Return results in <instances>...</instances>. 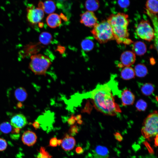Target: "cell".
I'll return each instance as SVG.
<instances>
[{
	"label": "cell",
	"mask_w": 158,
	"mask_h": 158,
	"mask_svg": "<svg viewBox=\"0 0 158 158\" xmlns=\"http://www.w3.org/2000/svg\"><path fill=\"white\" fill-rule=\"evenodd\" d=\"M136 32L139 37L148 41L154 37V30L148 20H142L137 26Z\"/></svg>",
	"instance_id": "obj_6"
},
{
	"label": "cell",
	"mask_w": 158,
	"mask_h": 158,
	"mask_svg": "<svg viewBox=\"0 0 158 158\" xmlns=\"http://www.w3.org/2000/svg\"><path fill=\"white\" fill-rule=\"evenodd\" d=\"M52 39V36L51 35L46 32H42L39 37L40 42L44 45H47L49 44Z\"/></svg>",
	"instance_id": "obj_26"
},
{
	"label": "cell",
	"mask_w": 158,
	"mask_h": 158,
	"mask_svg": "<svg viewBox=\"0 0 158 158\" xmlns=\"http://www.w3.org/2000/svg\"><path fill=\"white\" fill-rule=\"evenodd\" d=\"M16 99L19 102L24 101L27 98V93L25 89L21 87L16 89L14 93Z\"/></svg>",
	"instance_id": "obj_21"
},
{
	"label": "cell",
	"mask_w": 158,
	"mask_h": 158,
	"mask_svg": "<svg viewBox=\"0 0 158 158\" xmlns=\"http://www.w3.org/2000/svg\"><path fill=\"white\" fill-rule=\"evenodd\" d=\"M94 46L93 41L90 39L84 40L81 43V47L83 50L89 51L92 49Z\"/></svg>",
	"instance_id": "obj_25"
},
{
	"label": "cell",
	"mask_w": 158,
	"mask_h": 158,
	"mask_svg": "<svg viewBox=\"0 0 158 158\" xmlns=\"http://www.w3.org/2000/svg\"><path fill=\"white\" fill-rule=\"evenodd\" d=\"M46 21L48 26L52 28L59 27L61 24V19L60 16L56 13L49 14L46 18Z\"/></svg>",
	"instance_id": "obj_14"
},
{
	"label": "cell",
	"mask_w": 158,
	"mask_h": 158,
	"mask_svg": "<svg viewBox=\"0 0 158 158\" xmlns=\"http://www.w3.org/2000/svg\"><path fill=\"white\" fill-rule=\"evenodd\" d=\"M27 17L28 21L32 24H36L42 20L44 16L43 10L33 6H29L27 8Z\"/></svg>",
	"instance_id": "obj_7"
},
{
	"label": "cell",
	"mask_w": 158,
	"mask_h": 158,
	"mask_svg": "<svg viewBox=\"0 0 158 158\" xmlns=\"http://www.w3.org/2000/svg\"><path fill=\"white\" fill-rule=\"evenodd\" d=\"M29 69L36 75H45L51 64L49 58L41 54L32 55L30 57Z\"/></svg>",
	"instance_id": "obj_4"
},
{
	"label": "cell",
	"mask_w": 158,
	"mask_h": 158,
	"mask_svg": "<svg viewBox=\"0 0 158 158\" xmlns=\"http://www.w3.org/2000/svg\"><path fill=\"white\" fill-rule=\"evenodd\" d=\"M122 104L123 106L132 105L135 100L133 94L128 89H125L120 95Z\"/></svg>",
	"instance_id": "obj_12"
},
{
	"label": "cell",
	"mask_w": 158,
	"mask_h": 158,
	"mask_svg": "<svg viewBox=\"0 0 158 158\" xmlns=\"http://www.w3.org/2000/svg\"><path fill=\"white\" fill-rule=\"evenodd\" d=\"M145 144L147 148V149L149 151V152L150 153H153V150L151 147L149 145V144L147 142H145Z\"/></svg>",
	"instance_id": "obj_36"
},
{
	"label": "cell",
	"mask_w": 158,
	"mask_h": 158,
	"mask_svg": "<svg viewBox=\"0 0 158 158\" xmlns=\"http://www.w3.org/2000/svg\"><path fill=\"white\" fill-rule=\"evenodd\" d=\"M38 6V8L42 9L44 12L48 14L53 13L56 9L55 4L52 0H47L44 3L40 2Z\"/></svg>",
	"instance_id": "obj_15"
},
{
	"label": "cell",
	"mask_w": 158,
	"mask_h": 158,
	"mask_svg": "<svg viewBox=\"0 0 158 158\" xmlns=\"http://www.w3.org/2000/svg\"><path fill=\"white\" fill-rule=\"evenodd\" d=\"M12 130V126L8 122H4L0 124V130L2 133L8 134Z\"/></svg>",
	"instance_id": "obj_27"
},
{
	"label": "cell",
	"mask_w": 158,
	"mask_h": 158,
	"mask_svg": "<svg viewBox=\"0 0 158 158\" xmlns=\"http://www.w3.org/2000/svg\"><path fill=\"white\" fill-rule=\"evenodd\" d=\"M154 138V146L155 147H157L158 146V134H157L155 136Z\"/></svg>",
	"instance_id": "obj_39"
},
{
	"label": "cell",
	"mask_w": 158,
	"mask_h": 158,
	"mask_svg": "<svg viewBox=\"0 0 158 158\" xmlns=\"http://www.w3.org/2000/svg\"><path fill=\"white\" fill-rule=\"evenodd\" d=\"M11 124L14 128L21 129L25 127L28 123L25 116L21 114H16L11 119Z\"/></svg>",
	"instance_id": "obj_10"
},
{
	"label": "cell",
	"mask_w": 158,
	"mask_h": 158,
	"mask_svg": "<svg viewBox=\"0 0 158 158\" xmlns=\"http://www.w3.org/2000/svg\"><path fill=\"white\" fill-rule=\"evenodd\" d=\"M58 139L56 137H53L51 138L49 142V146L51 147H56L58 145Z\"/></svg>",
	"instance_id": "obj_33"
},
{
	"label": "cell",
	"mask_w": 158,
	"mask_h": 158,
	"mask_svg": "<svg viewBox=\"0 0 158 158\" xmlns=\"http://www.w3.org/2000/svg\"><path fill=\"white\" fill-rule=\"evenodd\" d=\"M135 54L131 51H126L121 55L120 61L121 64L120 67L130 66L133 64L135 61Z\"/></svg>",
	"instance_id": "obj_9"
},
{
	"label": "cell",
	"mask_w": 158,
	"mask_h": 158,
	"mask_svg": "<svg viewBox=\"0 0 158 158\" xmlns=\"http://www.w3.org/2000/svg\"><path fill=\"white\" fill-rule=\"evenodd\" d=\"M77 122L78 124H81L83 123V121L81 119H80L77 121Z\"/></svg>",
	"instance_id": "obj_42"
},
{
	"label": "cell",
	"mask_w": 158,
	"mask_h": 158,
	"mask_svg": "<svg viewBox=\"0 0 158 158\" xmlns=\"http://www.w3.org/2000/svg\"><path fill=\"white\" fill-rule=\"evenodd\" d=\"M118 4L121 7L126 8L129 5L130 1L129 0H118Z\"/></svg>",
	"instance_id": "obj_31"
},
{
	"label": "cell",
	"mask_w": 158,
	"mask_h": 158,
	"mask_svg": "<svg viewBox=\"0 0 158 158\" xmlns=\"http://www.w3.org/2000/svg\"><path fill=\"white\" fill-rule=\"evenodd\" d=\"M135 75L134 69L130 66L125 67L121 72V77L124 80H127L133 78Z\"/></svg>",
	"instance_id": "obj_19"
},
{
	"label": "cell",
	"mask_w": 158,
	"mask_h": 158,
	"mask_svg": "<svg viewBox=\"0 0 158 158\" xmlns=\"http://www.w3.org/2000/svg\"><path fill=\"white\" fill-rule=\"evenodd\" d=\"M76 120L75 119V116L73 115H72L68 120L67 122L68 124L70 126L74 125L75 123Z\"/></svg>",
	"instance_id": "obj_34"
},
{
	"label": "cell",
	"mask_w": 158,
	"mask_h": 158,
	"mask_svg": "<svg viewBox=\"0 0 158 158\" xmlns=\"http://www.w3.org/2000/svg\"><path fill=\"white\" fill-rule=\"evenodd\" d=\"M34 128L36 129H37L39 128L40 127V124L39 122L37 121H35L32 124Z\"/></svg>",
	"instance_id": "obj_38"
},
{
	"label": "cell",
	"mask_w": 158,
	"mask_h": 158,
	"mask_svg": "<svg viewBox=\"0 0 158 158\" xmlns=\"http://www.w3.org/2000/svg\"><path fill=\"white\" fill-rule=\"evenodd\" d=\"M116 76L111 75L110 80L103 84H98L91 91L82 95L83 98L90 99L97 110L107 115L114 116L121 112V108L115 101L114 96L119 93Z\"/></svg>",
	"instance_id": "obj_1"
},
{
	"label": "cell",
	"mask_w": 158,
	"mask_h": 158,
	"mask_svg": "<svg viewBox=\"0 0 158 158\" xmlns=\"http://www.w3.org/2000/svg\"><path fill=\"white\" fill-rule=\"evenodd\" d=\"M132 49L133 53L138 56L143 55L147 51L146 45L144 42L140 41L134 43L133 45Z\"/></svg>",
	"instance_id": "obj_17"
},
{
	"label": "cell",
	"mask_w": 158,
	"mask_h": 158,
	"mask_svg": "<svg viewBox=\"0 0 158 158\" xmlns=\"http://www.w3.org/2000/svg\"><path fill=\"white\" fill-rule=\"evenodd\" d=\"M80 16V23L86 26L93 27L97 23V19L93 12L87 11Z\"/></svg>",
	"instance_id": "obj_8"
},
{
	"label": "cell",
	"mask_w": 158,
	"mask_h": 158,
	"mask_svg": "<svg viewBox=\"0 0 158 158\" xmlns=\"http://www.w3.org/2000/svg\"><path fill=\"white\" fill-rule=\"evenodd\" d=\"M145 5L146 10L153 14H156L157 13L158 0H147Z\"/></svg>",
	"instance_id": "obj_20"
},
{
	"label": "cell",
	"mask_w": 158,
	"mask_h": 158,
	"mask_svg": "<svg viewBox=\"0 0 158 158\" xmlns=\"http://www.w3.org/2000/svg\"><path fill=\"white\" fill-rule=\"evenodd\" d=\"M78 132V127L76 125L71 126L69 129V133L71 136H74Z\"/></svg>",
	"instance_id": "obj_30"
},
{
	"label": "cell",
	"mask_w": 158,
	"mask_h": 158,
	"mask_svg": "<svg viewBox=\"0 0 158 158\" xmlns=\"http://www.w3.org/2000/svg\"><path fill=\"white\" fill-rule=\"evenodd\" d=\"M52 156L43 147H41L36 158H51Z\"/></svg>",
	"instance_id": "obj_28"
},
{
	"label": "cell",
	"mask_w": 158,
	"mask_h": 158,
	"mask_svg": "<svg viewBox=\"0 0 158 158\" xmlns=\"http://www.w3.org/2000/svg\"><path fill=\"white\" fill-rule=\"evenodd\" d=\"M114 136L116 139L119 142H121L123 140V137L119 132H116L114 134Z\"/></svg>",
	"instance_id": "obj_35"
},
{
	"label": "cell",
	"mask_w": 158,
	"mask_h": 158,
	"mask_svg": "<svg viewBox=\"0 0 158 158\" xmlns=\"http://www.w3.org/2000/svg\"><path fill=\"white\" fill-rule=\"evenodd\" d=\"M7 146V143L4 139L0 138V151L5 150Z\"/></svg>",
	"instance_id": "obj_32"
},
{
	"label": "cell",
	"mask_w": 158,
	"mask_h": 158,
	"mask_svg": "<svg viewBox=\"0 0 158 158\" xmlns=\"http://www.w3.org/2000/svg\"><path fill=\"white\" fill-rule=\"evenodd\" d=\"M147 105L146 102L142 99L138 100L135 104L137 110L139 111H144L146 109Z\"/></svg>",
	"instance_id": "obj_29"
},
{
	"label": "cell",
	"mask_w": 158,
	"mask_h": 158,
	"mask_svg": "<svg viewBox=\"0 0 158 158\" xmlns=\"http://www.w3.org/2000/svg\"><path fill=\"white\" fill-rule=\"evenodd\" d=\"M62 140L61 139H59V140L58 139V140H57L58 145H59V146H60V145H61L62 143Z\"/></svg>",
	"instance_id": "obj_41"
},
{
	"label": "cell",
	"mask_w": 158,
	"mask_h": 158,
	"mask_svg": "<svg viewBox=\"0 0 158 158\" xmlns=\"http://www.w3.org/2000/svg\"><path fill=\"white\" fill-rule=\"evenodd\" d=\"M85 5L86 9L88 11L92 12L97 11L99 6L98 0H86Z\"/></svg>",
	"instance_id": "obj_23"
},
{
	"label": "cell",
	"mask_w": 158,
	"mask_h": 158,
	"mask_svg": "<svg viewBox=\"0 0 158 158\" xmlns=\"http://www.w3.org/2000/svg\"><path fill=\"white\" fill-rule=\"evenodd\" d=\"M37 139V137L36 133L29 130L25 131L21 137L23 143L28 146H33L36 142Z\"/></svg>",
	"instance_id": "obj_11"
},
{
	"label": "cell",
	"mask_w": 158,
	"mask_h": 158,
	"mask_svg": "<svg viewBox=\"0 0 158 158\" xmlns=\"http://www.w3.org/2000/svg\"><path fill=\"white\" fill-rule=\"evenodd\" d=\"M61 146L65 151L71 150L73 149L76 144V141L72 136L66 134L62 139Z\"/></svg>",
	"instance_id": "obj_13"
},
{
	"label": "cell",
	"mask_w": 158,
	"mask_h": 158,
	"mask_svg": "<svg viewBox=\"0 0 158 158\" xmlns=\"http://www.w3.org/2000/svg\"><path fill=\"white\" fill-rule=\"evenodd\" d=\"M154 90V86L150 83H145L143 84L141 88L142 93L146 96H150L153 92Z\"/></svg>",
	"instance_id": "obj_24"
},
{
	"label": "cell",
	"mask_w": 158,
	"mask_h": 158,
	"mask_svg": "<svg viewBox=\"0 0 158 158\" xmlns=\"http://www.w3.org/2000/svg\"><path fill=\"white\" fill-rule=\"evenodd\" d=\"M91 32L95 39L100 43L114 40L111 27L107 20L97 23Z\"/></svg>",
	"instance_id": "obj_3"
},
{
	"label": "cell",
	"mask_w": 158,
	"mask_h": 158,
	"mask_svg": "<svg viewBox=\"0 0 158 158\" xmlns=\"http://www.w3.org/2000/svg\"><path fill=\"white\" fill-rule=\"evenodd\" d=\"M107 21L111 27L114 40L118 44L129 45L133 42L129 38L128 27L129 20L127 14L121 13L112 14Z\"/></svg>",
	"instance_id": "obj_2"
},
{
	"label": "cell",
	"mask_w": 158,
	"mask_h": 158,
	"mask_svg": "<svg viewBox=\"0 0 158 158\" xmlns=\"http://www.w3.org/2000/svg\"><path fill=\"white\" fill-rule=\"evenodd\" d=\"M158 112L155 111L145 119L141 129L142 135L145 138L155 136L158 134Z\"/></svg>",
	"instance_id": "obj_5"
},
{
	"label": "cell",
	"mask_w": 158,
	"mask_h": 158,
	"mask_svg": "<svg viewBox=\"0 0 158 158\" xmlns=\"http://www.w3.org/2000/svg\"><path fill=\"white\" fill-rule=\"evenodd\" d=\"M135 75L139 77L145 76L148 72L146 67L144 64H139L136 65L134 68Z\"/></svg>",
	"instance_id": "obj_22"
},
{
	"label": "cell",
	"mask_w": 158,
	"mask_h": 158,
	"mask_svg": "<svg viewBox=\"0 0 158 158\" xmlns=\"http://www.w3.org/2000/svg\"><path fill=\"white\" fill-rule=\"evenodd\" d=\"M108 158V157H107V158Z\"/></svg>",
	"instance_id": "obj_43"
},
{
	"label": "cell",
	"mask_w": 158,
	"mask_h": 158,
	"mask_svg": "<svg viewBox=\"0 0 158 158\" xmlns=\"http://www.w3.org/2000/svg\"><path fill=\"white\" fill-rule=\"evenodd\" d=\"M75 151L77 153L81 154L83 152V150L81 147H78L76 148Z\"/></svg>",
	"instance_id": "obj_37"
},
{
	"label": "cell",
	"mask_w": 158,
	"mask_h": 158,
	"mask_svg": "<svg viewBox=\"0 0 158 158\" xmlns=\"http://www.w3.org/2000/svg\"><path fill=\"white\" fill-rule=\"evenodd\" d=\"M92 155L93 158H106L109 156V151L106 147L99 145L94 150Z\"/></svg>",
	"instance_id": "obj_16"
},
{
	"label": "cell",
	"mask_w": 158,
	"mask_h": 158,
	"mask_svg": "<svg viewBox=\"0 0 158 158\" xmlns=\"http://www.w3.org/2000/svg\"><path fill=\"white\" fill-rule=\"evenodd\" d=\"M82 116L80 114H78L76 116H75V119L76 121H78L79 120L81 119Z\"/></svg>",
	"instance_id": "obj_40"
},
{
	"label": "cell",
	"mask_w": 158,
	"mask_h": 158,
	"mask_svg": "<svg viewBox=\"0 0 158 158\" xmlns=\"http://www.w3.org/2000/svg\"><path fill=\"white\" fill-rule=\"evenodd\" d=\"M146 12L147 15L149 16L152 20L154 28L155 42L154 46L157 51L158 48V21L157 17L155 14L150 13L146 10Z\"/></svg>",
	"instance_id": "obj_18"
}]
</instances>
